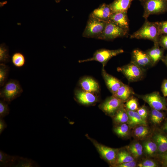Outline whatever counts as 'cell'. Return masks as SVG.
<instances>
[{"label": "cell", "mask_w": 167, "mask_h": 167, "mask_svg": "<svg viewBox=\"0 0 167 167\" xmlns=\"http://www.w3.org/2000/svg\"><path fill=\"white\" fill-rule=\"evenodd\" d=\"M160 34L158 22H151L146 19L142 27L130 36L131 39L148 40L154 44L158 43Z\"/></svg>", "instance_id": "obj_1"}, {"label": "cell", "mask_w": 167, "mask_h": 167, "mask_svg": "<svg viewBox=\"0 0 167 167\" xmlns=\"http://www.w3.org/2000/svg\"><path fill=\"white\" fill-rule=\"evenodd\" d=\"M9 49L4 44L0 45V63L5 64L10 61Z\"/></svg>", "instance_id": "obj_31"}, {"label": "cell", "mask_w": 167, "mask_h": 167, "mask_svg": "<svg viewBox=\"0 0 167 167\" xmlns=\"http://www.w3.org/2000/svg\"><path fill=\"white\" fill-rule=\"evenodd\" d=\"M113 13L109 4L103 3L94 10L89 17L107 22Z\"/></svg>", "instance_id": "obj_12"}, {"label": "cell", "mask_w": 167, "mask_h": 167, "mask_svg": "<svg viewBox=\"0 0 167 167\" xmlns=\"http://www.w3.org/2000/svg\"><path fill=\"white\" fill-rule=\"evenodd\" d=\"M81 89L94 93H98L100 87L98 82L93 78L88 76L84 77L79 81Z\"/></svg>", "instance_id": "obj_15"}, {"label": "cell", "mask_w": 167, "mask_h": 167, "mask_svg": "<svg viewBox=\"0 0 167 167\" xmlns=\"http://www.w3.org/2000/svg\"><path fill=\"white\" fill-rule=\"evenodd\" d=\"M129 30L121 27L109 21L103 33L97 38L106 41H112L118 37L127 36Z\"/></svg>", "instance_id": "obj_5"}, {"label": "cell", "mask_w": 167, "mask_h": 167, "mask_svg": "<svg viewBox=\"0 0 167 167\" xmlns=\"http://www.w3.org/2000/svg\"><path fill=\"white\" fill-rule=\"evenodd\" d=\"M75 96L77 101L84 105H91L96 102L98 98L95 94L81 90L75 91Z\"/></svg>", "instance_id": "obj_14"}, {"label": "cell", "mask_w": 167, "mask_h": 167, "mask_svg": "<svg viewBox=\"0 0 167 167\" xmlns=\"http://www.w3.org/2000/svg\"><path fill=\"white\" fill-rule=\"evenodd\" d=\"M158 43L159 46L165 50H167V34H163L159 37Z\"/></svg>", "instance_id": "obj_37"}, {"label": "cell", "mask_w": 167, "mask_h": 167, "mask_svg": "<svg viewBox=\"0 0 167 167\" xmlns=\"http://www.w3.org/2000/svg\"><path fill=\"white\" fill-rule=\"evenodd\" d=\"M143 6V17L147 19L152 15H159L167 12V0H139Z\"/></svg>", "instance_id": "obj_3"}, {"label": "cell", "mask_w": 167, "mask_h": 167, "mask_svg": "<svg viewBox=\"0 0 167 167\" xmlns=\"http://www.w3.org/2000/svg\"><path fill=\"white\" fill-rule=\"evenodd\" d=\"M39 166L36 162L31 159L17 156L13 167H39Z\"/></svg>", "instance_id": "obj_23"}, {"label": "cell", "mask_w": 167, "mask_h": 167, "mask_svg": "<svg viewBox=\"0 0 167 167\" xmlns=\"http://www.w3.org/2000/svg\"><path fill=\"white\" fill-rule=\"evenodd\" d=\"M107 22L89 17L82 36L97 39L103 32Z\"/></svg>", "instance_id": "obj_4"}, {"label": "cell", "mask_w": 167, "mask_h": 167, "mask_svg": "<svg viewBox=\"0 0 167 167\" xmlns=\"http://www.w3.org/2000/svg\"><path fill=\"white\" fill-rule=\"evenodd\" d=\"M134 94L135 93L133 89L129 85L123 83L112 95L125 102Z\"/></svg>", "instance_id": "obj_18"}, {"label": "cell", "mask_w": 167, "mask_h": 167, "mask_svg": "<svg viewBox=\"0 0 167 167\" xmlns=\"http://www.w3.org/2000/svg\"><path fill=\"white\" fill-rule=\"evenodd\" d=\"M161 60L167 66V54L165 56H164Z\"/></svg>", "instance_id": "obj_44"}, {"label": "cell", "mask_w": 167, "mask_h": 167, "mask_svg": "<svg viewBox=\"0 0 167 167\" xmlns=\"http://www.w3.org/2000/svg\"><path fill=\"white\" fill-rule=\"evenodd\" d=\"M9 104L2 99L0 100V118H3L10 112V109Z\"/></svg>", "instance_id": "obj_35"}, {"label": "cell", "mask_w": 167, "mask_h": 167, "mask_svg": "<svg viewBox=\"0 0 167 167\" xmlns=\"http://www.w3.org/2000/svg\"><path fill=\"white\" fill-rule=\"evenodd\" d=\"M137 96L147 103L152 109L161 111L167 109V103L165 98L161 96L158 92Z\"/></svg>", "instance_id": "obj_8"}, {"label": "cell", "mask_w": 167, "mask_h": 167, "mask_svg": "<svg viewBox=\"0 0 167 167\" xmlns=\"http://www.w3.org/2000/svg\"><path fill=\"white\" fill-rule=\"evenodd\" d=\"M126 110L129 117V120L127 123L129 125L132 126L147 125L146 120L143 118L137 111L126 109Z\"/></svg>", "instance_id": "obj_21"}, {"label": "cell", "mask_w": 167, "mask_h": 167, "mask_svg": "<svg viewBox=\"0 0 167 167\" xmlns=\"http://www.w3.org/2000/svg\"><path fill=\"white\" fill-rule=\"evenodd\" d=\"M124 52V50L121 49L114 50L100 49L97 50L94 53L92 57L85 59L79 60L78 62L79 63H82L95 61L101 63L103 67H104L111 58Z\"/></svg>", "instance_id": "obj_7"}, {"label": "cell", "mask_w": 167, "mask_h": 167, "mask_svg": "<svg viewBox=\"0 0 167 167\" xmlns=\"http://www.w3.org/2000/svg\"><path fill=\"white\" fill-rule=\"evenodd\" d=\"M165 50L161 47L158 43L154 44L153 46L147 50L146 52L150 58L153 66L156 64L164 57Z\"/></svg>", "instance_id": "obj_16"}, {"label": "cell", "mask_w": 167, "mask_h": 167, "mask_svg": "<svg viewBox=\"0 0 167 167\" xmlns=\"http://www.w3.org/2000/svg\"><path fill=\"white\" fill-rule=\"evenodd\" d=\"M163 129L165 131L167 132V121L164 124L163 126Z\"/></svg>", "instance_id": "obj_45"}, {"label": "cell", "mask_w": 167, "mask_h": 167, "mask_svg": "<svg viewBox=\"0 0 167 167\" xmlns=\"http://www.w3.org/2000/svg\"><path fill=\"white\" fill-rule=\"evenodd\" d=\"M128 148L132 155L135 158H138L143 154V146L139 143H135L131 145Z\"/></svg>", "instance_id": "obj_30"}, {"label": "cell", "mask_w": 167, "mask_h": 167, "mask_svg": "<svg viewBox=\"0 0 167 167\" xmlns=\"http://www.w3.org/2000/svg\"><path fill=\"white\" fill-rule=\"evenodd\" d=\"M1 89V99L9 104L14 99L19 97L23 91L19 82L17 80L10 79Z\"/></svg>", "instance_id": "obj_2"}, {"label": "cell", "mask_w": 167, "mask_h": 167, "mask_svg": "<svg viewBox=\"0 0 167 167\" xmlns=\"http://www.w3.org/2000/svg\"><path fill=\"white\" fill-rule=\"evenodd\" d=\"M149 131L146 126L139 125L134 130V136L138 139H142L145 138L148 135Z\"/></svg>", "instance_id": "obj_29"}, {"label": "cell", "mask_w": 167, "mask_h": 167, "mask_svg": "<svg viewBox=\"0 0 167 167\" xmlns=\"http://www.w3.org/2000/svg\"><path fill=\"white\" fill-rule=\"evenodd\" d=\"M9 66L3 63L0 64V86L2 87L7 81L9 72Z\"/></svg>", "instance_id": "obj_26"}, {"label": "cell", "mask_w": 167, "mask_h": 167, "mask_svg": "<svg viewBox=\"0 0 167 167\" xmlns=\"http://www.w3.org/2000/svg\"><path fill=\"white\" fill-rule=\"evenodd\" d=\"M160 111L153 109L151 110V120L155 124H160L164 119V114Z\"/></svg>", "instance_id": "obj_28"}, {"label": "cell", "mask_w": 167, "mask_h": 167, "mask_svg": "<svg viewBox=\"0 0 167 167\" xmlns=\"http://www.w3.org/2000/svg\"><path fill=\"white\" fill-rule=\"evenodd\" d=\"M135 0H114L109 4L113 13L127 12L132 1Z\"/></svg>", "instance_id": "obj_19"}, {"label": "cell", "mask_w": 167, "mask_h": 167, "mask_svg": "<svg viewBox=\"0 0 167 167\" xmlns=\"http://www.w3.org/2000/svg\"><path fill=\"white\" fill-rule=\"evenodd\" d=\"M144 148L146 154L150 156H153L158 152L157 145L154 141H148L145 142Z\"/></svg>", "instance_id": "obj_27"}, {"label": "cell", "mask_w": 167, "mask_h": 167, "mask_svg": "<svg viewBox=\"0 0 167 167\" xmlns=\"http://www.w3.org/2000/svg\"><path fill=\"white\" fill-rule=\"evenodd\" d=\"M153 141L156 143L160 154L167 152V136L163 133H156L153 136Z\"/></svg>", "instance_id": "obj_20"}, {"label": "cell", "mask_w": 167, "mask_h": 167, "mask_svg": "<svg viewBox=\"0 0 167 167\" xmlns=\"http://www.w3.org/2000/svg\"><path fill=\"white\" fill-rule=\"evenodd\" d=\"M165 165V166H166L167 167V164H166V165Z\"/></svg>", "instance_id": "obj_47"}, {"label": "cell", "mask_w": 167, "mask_h": 167, "mask_svg": "<svg viewBox=\"0 0 167 167\" xmlns=\"http://www.w3.org/2000/svg\"><path fill=\"white\" fill-rule=\"evenodd\" d=\"M125 106L126 109L133 111H137L139 108L137 100L133 96L126 101Z\"/></svg>", "instance_id": "obj_34"}, {"label": "cell", "mask_w": 167, "mask_h": 167, "mask_svg": "<svg viewBox=\"0 0 167 167\" xmlns=\"http://www.w3.org/2000/svg\"><path fill=\"white\" fill-rule=\"evenodd\" d=\"M119 167H135L136 166V163L134 161L116 165Z\"/></svg>", "instance_id": "obj_40"}, {"label": "cell", "mask_w": 167, "mask_h": 167, "mask_svg": "<svg viewBox=\"0 0 167 167\" xmlns=\"http://www.w3.org/2000/svg\"><path fill=\"white\" fill-rule=\"evenodd\" d=\"M17 157V156L10 155L0 150V166L13 167Z\"/></svg>", "instance_id": "obj_22"}, {"label": "cell", "mask_w": 167, "mask_h": 167, "mask_svg": "<svg viewBox=\"0 0 167 167\" xmlns=\"http://www.w3.org/2000/svg\"><path fill=\"white\" fill-rule=\"evenodd\" d=\"M161 90L164 96H167V79H165L163 81L161 86Z\"/></svg>", "instance_id": "obj_41"}, {"label": "cell", "mask_w": 167, "mask_h": 167, "mask_svg": "<svg viewBox=\"0 0 167 167\" xmlns=\"http://www.w3.org/2000/svg\"><path fill=\"white\" fill-rule=\"evenodd\" d=\"M12 62L14 65L18 67L23 66L25 63V58L24 55L19 52L14 54L12 57Z\"/></svg>", "instance_id": "obj_32"}, {"label": "cell", "mask_w": 167, "mask_h": 167, "mask_svg": "<svg viewBox=\"0 0 167 167\" xmlns=\"http://www.w3.org/2000/svg\"><path fill=\"white\" fill-rule=\"evenodd\" d=\"M131 62L145 71L148 68L153 66L152 62L146 52L139 49H135L132 51Z\"/></svg>", "instance_id": "obj_9"}, {"label": "cell", "mask_w": 167, "mask_h": 167, "mask_svg": "<svg viewBox=\"0 0 167 167\" xmlns=\"http://www.w3.org/2000/svg\"><path fill=\"white\" fill-rule=\"evenodd\" d=\"M102 75L106 85L112 95L115 93L123 83L119 79L107 73L102 67Z\"/></svg>", "instance_id": "obj_13"}, {"label": "cell", "mask_w": 167, "mask_h": 167, "mask_svg": "<svg viewBox=\"0 0 167 167\" xmlns=\"http://www.w3.org/2000/svg\"><path fill=\"white\" fill-rule=\"evenodd\" d=\"M115 133L121 137H124L127 135L129 131L128 125L126 124L122 123L116 127L114 129Z\"/></svg>", "instance_id": "obj_33"}, {"label": "cell", "mask_w": 167, "mask_h": 167, "mask_svg": "<svg viewBox=\"0 0 167 167\" xmlns=\"http://www.w3.org/2000/svg\"><path fill=\"white\" fill-rule=\"evenodd\" d=\"M160 158L161 161L165 165L167 164V152L160 154Z\"/></svg>", "instance_id": "obj_43"}, {"label": "cell", "mask_w": 167, "mask_h": 167, "mask_svg": "<svg viewBox=\"0 0 167 167\" xmlns=\"http://www.w3.org/2000/svg\"><path fill=\"white\" fill-rule=\"evenodd\" d=\"M89 139L102 157L110 164L115 165L118 152V150L105 146Z\"/></svg>", "instance_id": "obj_11"}, {"label": "cell", "mask_w": 167, "mask_h": 167, "mask_svg": "<svg viewBox=\"0 0 167 167\" xmlns=\"http://www.w3.org/2000/svg\"><path fill=\"white\" fill-rule=\"evenodd\" d=\"M114 121L118 123H124L127 122L129 120L126 108L124 105L114 115Z\"/></svg>", "instance_id": "obj_24"}, {"label": "cell", "mask_w": 167, "mask_h": 167, "mask_svg": "<svg viewBox=\"0 0 167 167\" xmlns=\"http://www.w3.org/2000/svg\"><path fill=\"white\" fill-rule=\"evenodd\" d=\"M158 23L161 35L167 34V20L158 22Z\"/></svg>", "instance_id": "obj_38"}, {"label": "cell", "mask_w": 167, "mask_h": 167, "mask_svg": "<svg viewBox=\"0 0 167 167\" xmlns=\"http://www.w3.org/2000/svg\"><path fill=\"white\" fill-rule=\"evenodd\" d=\"M109 21L121 27L129 30V20L127 12L113 13Z\"/></svg>", "instance_id": "obj_17"}, {"label": "cell", "mask_w": 167, "mask_h": 167, "mask_svg": "<svg viewBox=\"0 0 167 167\" xmlns=\"http://www.w3.org/2000/svg\"><path fill=\"white\" fill-rule=\"evenodd\" d=\"M134 160V157L128 152L122 150L118 152L115 165Z\"/></svg>", "instance_id": "obj_25"}, {"label": "cell", "mask_w": 167, "mask_h": 167, "mask_svg": "<svg viewBox=\"0 0 167 167\" xmlns=\"http://www.w3.org/2000/svg\"><path fill=\"white\" fill-rule=\"evenodd\" d=\"M136 111L143 118L146 120L148 116V112L145 106L143 105L139 108Z\"/></svg>", "instance_id": "obj_39"}, {"label": "cell", "mask_w": 167, "mask_h": 167, "mask_svg": "<svg viewBox=\"0 0 167 167\" xmlns=\"http://www.w3.org/2000/svg\"><path fill=\"white\" fill-rule=\"evenodd\" d=\"M139 167H157V164L151 160H146L140 163L138 165Z\"/></svg>", "instance_id": "obj_36"}, {"label": "cell", "mask_w": 167, "mask_h": 167, "mask_svg": "<svg viewBox=\"0 0 167 167\" xmlns=\"http://www.w3.org/2000/svg\"><path fill=\"white\" fill-rule=\"evenodd\" d=\"M54 0L56 2L58 3L61 1V0Z\"/></svg>", "instance_id": "obj_46"}, {"label": "cell", "mask_w": 167, "mask_h": 167, "mask_svg": "<svg viewBox=\"0 0 167 167\" xmlns=\"http://www.w3.org/2000/svg\"><path fill=\"white\" fill-rule=\"evenodd\" d=\"M7 125L5 120L2 118H0V135H1L4 130L6 128Z\"/></svg>", "instance_id": "obj_42"}, {"label": "cell", "mask_w": 167, "mask_h": 167, "mask_svg": "<svg viewBox=\"0 0 167 167\" xmlns=\"http://www.w3.org/2000/svg\"><path fill=\"white\" fill-rule=\"evenodd\" d=\"M117 70L122 73L130 82L141 80L143 78L145 71V70L131 62L126 65L118 67Z\"/></svg>", "instance_id": "obj_6"}, {"label": "cell", "mask_w": 167, "mask_h": 167, "mask_svg": "<svg viewBox=\"0 0 167 167\" xmlns=\"http://www.w3.org/2000/svg\"><path fill=\"white\" fill-rule=\"evenodd\" d=\"M124 102L112 95L106 99L99 105L100 109L105 113L114 115L123 105Z\"/></svg>", "instance_id": "obj_10"}]
</instances>
